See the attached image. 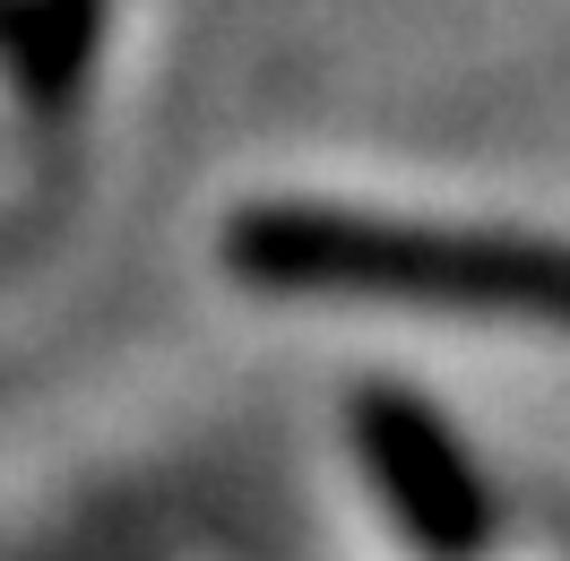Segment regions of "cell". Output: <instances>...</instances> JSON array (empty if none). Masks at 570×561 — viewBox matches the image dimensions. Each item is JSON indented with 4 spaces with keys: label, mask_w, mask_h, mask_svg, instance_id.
I'll return each mask as SVG.
<instances>
[{
    "label": "cell",
    "mask_w": 570,
    "mask_h": 561,
    "mask_svg": "<svg viewBox=\"0 0 570 561\" xmlns=\"http://www.w3.org/2000/svg\"><path fill=\"white\" fill-rule=\"evenodd\" d=\"M225 268L268 294H372L466 319H519L570 337V243L519 225H432V216L259 199L225 216Z\"/></svg>",
    "instance_id": "6da1fadb"
},
{
    "label": "cell",
    "mask_w": 570,
    "mask_h": 561,
    "mask_svg": "<svg viewBox=\"0 0 570 561\" xmlns=\"http://www.w3.org/2000/svg\"><path fill=\"white\" fill-rule=\"evenodd\" d=\"M355 450H363V475L381 484L397 535L415 544L424 561H475L484 535H493V492L475 475V457L450 423L432 415L424 397L406 388H363L355 406Z\"/></svg>",
    "instance_id": "7a4b0ae2"
},
{
    "label": "cell",
    "mask_w": 570,
    "mask_h": 561,
    "mask_svg": "<svg viewBox=\"0 0 570 561\" xmlns=\"http://www.w3.org/2000/svg\"><path fill=\"white\" fill-rule=\"evenodd\" d=\"M96 27H105V0H0V70L36 105H61L96 61Z\"/></svg>",
    "instance_id": "3957f363"
}]
</instances>
